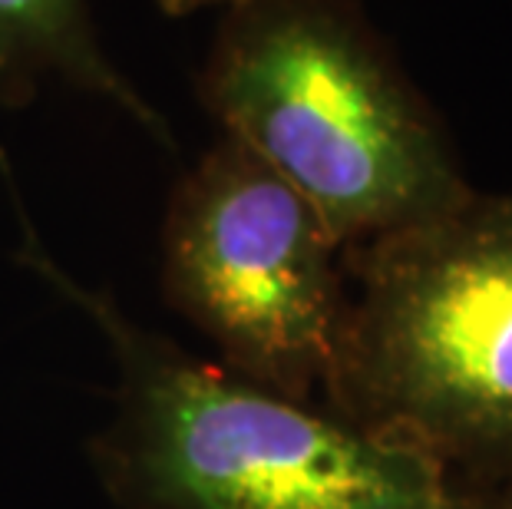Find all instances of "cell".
<instances>
[{
    "mask_svg": "<svg viewBox=\"0 0 512 509\" xmlns=\"http://www.w3.org/2000/svg\"><path fill=\"white\" fill-rule=\"evenodd\" d=\"M0 176L17 212V262L110 344L116 404L93 467L119 509H430L440 467L143 328L43 245L4 153Z\"/></svg>",
    "mask_w": 512,
    "mask_h": 509,
    "instance_id": "6da1fadb",
    "label": "cell"
},
{
    "mask_svg": "<svg viewBox=\"0 0 512 509\" xmlns=\"http://www.w3.org/2000/svg\"><path fill=\"white\" fill-rule=\"evenodd\" d=\"M195 93L225 139L311 205L341 252L476 189L440 113L357 0H228Z\"/></svg>",
    "mask_w": 512,
    "mask_h": 509,
    "instance_id": "7a4b0ae2",
    "label": "cell"
},
{
    "mask_svg": "<svg viewBox=\"0 0 512 509\" xmlns=\"http://www.w3.org/2000/svg\"><path fill=\"white\" fill-rule=\"evenodd\" d=\"M347 314L321 407L483 486L512 470V189L341 252Z\"/></svg>",
    "mask_w": 512,
    "mask_h": 509,
    "instance_id": "3957f363",
    "label": "cell"
},
{
    "mask_svg": "<svg viewBox=\"0 0 512 509\" xmlns=\"http://www.w3.org/2000/svg\"><path fill=\"white\" fill-rule=\"evenodd\" d=\"M159 281L222 367L321 404L347 314L341 248L311 205L232 139H215L172 189Z\"/></svg>",
    "mask_w": 512,
    "mask_h": 509,
    "instance_id": "277c9868",
    "label": "cell"
},
{
    "mask_svg": "<svg viewBox=\"0 0 512 509\" xmlns=\"http://www.w3.org/2000/svg\"><path fill=\"white\" fill-rule=\"evenodd\" d=\"M47 86L106 100L156 146L176 149L159 106L106 53L90 0H0V110H27Z\"/></svg>",
    "mask_w": 512,
    "mask_h": 509,
    "instance_id": "5b68a950",
    "label": "cell"
},
{
    "mask_svg": "<svg viewBox=\"0 0 512 509\" xmlns=\"http://www.w3.org/2000/svg\"><path fill=\"white\" fill-rule=\"evenodd\" d=\"M456 486L463 490L470 509H512V470L483 486H463V483H456Z\"/></svg>",
    "mask_w": 512,
    "mask_h": 509,
    "instance_id": "8992f818",
    "label": "cell"
},
{
    "mask_svg": "<svg viewBox=\"0 0 512 509\" xmlns=\"http://www.w3.org/2000/svg\"><path fill=\"white\" fill-rule=\"evenodd\" d=\"M225 4L228 0H156L159 14H166V17H192V14H202V10H219Z\"/></svg>",
    "mask_w": 512,
    "mask_h": 509,
    "instance_id": "52a82bcc",
    "label": "cell"
},
{
    "mask_svg": "<svg viewBox=\"0 0 512 509\" xmlns=\"http://www.w3.org/2000/svg\"><path fill=\"white\" fill-rule=\"evenodd\" d=\"M430 509H470V503H466V496H463L460 486L450 483V480L443 476V483H440L437 496H433Z\"/></svg>",
    "mask_w": 512,
    "mask_h": 509,
    "instance_id": "ba28073f",
    "label": "cell"
}]
</instances>
